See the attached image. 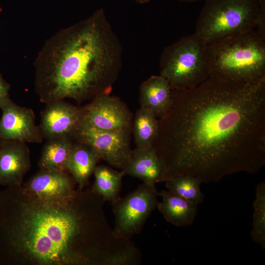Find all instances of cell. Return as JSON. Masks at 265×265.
<instances>
[{"label": "cell", "instance_id": "cell-1", "mask_svg": "<svg viewBox=\"0 0 265 265\" xmlns=\"http://www.w3.org/2000/svg\"><path fill=\"white\" fill-rule=\"evenodd\" d=\"M153 144L162 182L189 175L202 183L265 165V78L238 81L210 77L189 89H172Z\"/></svg>", "mask_w": 265, "mask_h": 265}, {"label": "cell", "instance_id": "cell-2", "mask_svg": "<svg viewBox=\"0 0 265 265\" xmlns=\"http://www.w3.org/2000/svg\"><path fill=\"white\" fill-rule=\"evenodd\" d=\"M105 202L78 187L44 199L20 186L0 192V265H116L125 243L115 237Z\"/></svg>", "mask_w": 265, "mask_h": 265}, {"label": "cell", "instance_id": "cell-3", "mask_svg": "<svg viewBox=\"0 0 265 265\" xmlns=\"http://www.w3.org/2000/svg\"><path fill=\"white\" fill-rule=\"evenodd\" d=\"M122 54L119 38L99 9L46 40L34 63L36 93L46 105L67 98L81 103L109 94Z\"/></svg>", "mask_w": 265, "mask_h": 265}, {"label": "cell", "instance_id": "cell-4", "mask_svg": "<svg viewBox=\"0 0 265 265\" xmlns=\"http://www.w3.org/2000/svg\"><path fill=\"white\" fill-rule=\"evenodd\" d=\"M210 76L238 81L265 78V37L253 29L207 45Z\"/></svg>", "mask_w": 265, "mask_h": 265}, {"label": "cell", "instance_id": "cell-5", "mask_svg": "<svg viewBox=\"0 0 265 265\" xmlns=\"http://www.w3.org/2000/svg\"><path fill=\"white\" fill-rule=\"evenodd\" d=\"M260 0H207L195 32L207 45L255 29Z\"/></svg>", "mask_w": 265, "mask_h": 265}, {"label": "cell", "instance_id": "cell-6", "mask_svg": "<svg viewBox=\"0 0 265 265\" xmlns=\"http://www.w3.org/2000/svg\"><path fill=\"white\" fill-rule=\"evenodd\" d=\"M207 47L194 33L164 48L159 60L160 75L172 89H191L210 77Z\"/></svg>", "mask_w": 265, "mask_h": 265}, {"label": "cell", "instance_id": "cell-7", "mask_svg": "<svg viewBox=\"0 0 265 265\" xmlns=\"http://www.w3.org/2000/svg\"><path fill=\"white\" fill-rule=\"evenodd\" d=\"M159 193L156 185L143 183L133 191L111 203L115 218L112 230L115 237L131 240L134 235L141 231L156 208Z\"/></svg>", "mask_w": 265, "mask_h": 265}, {"label": "cell", "instance_id": "cell-8", "mask_svg": "<svg viewBox=\"0 0 265 265\" xmlns=\"http://www.w3.org/2000/svg\"><path fill=\"white\" fill-rule=\"evenodd\" d=\"M131 130L107 131L98 129L82 120L72 139L93 148L101 159L109 165L123 169L132 153L130 146Z\"/></svg>", "mask_w": 265, "mask_h": 265}, {"label": "cell", "instance_id": "cell-9", "mask_svg": "<svg viewBox=\"0 0 265 265\" xmlns=\"http://www.w3.org/2000/svg\"><path fill=\"white\" fill-rule=\"evenodd\" d=\"M91 100L81 107L83 120L101 130H131L132 114L119 98L101 94Z\"/></svg>", "mask_w": 265, "mask_h": 265}, {"label": "cell", "instance_id": "cell-10", "mask_svg": "<svg viewBox=\"0 0 265 265\" xmlns=\"http://www.w3.org/2000/svg\"><path fill=\"white\" fill-rule=\"evenodd\" d=\"M0 141L40 143L43 138L35 124L33 111L7 97L0 106Z\"/></svg>", "mask_w": 265, "mask_h": 265}, {"label": "cell", "instance_id": "cell-11", "mask_svg": "<svg viewBox=\"0 0 265 265\" xmlns=\"http://www.w3.org/2000/svg\"><path fill=\"white\" fill-rule=\"evenodd\" d=\"M82 120L81 107L59 100L46 104L39 128L43 139H72ZM73 140V139H72Z\"/></svg>", "mask_w": 265, "mask_h": 265}, {"label": "cell", "instance_id": "cell-12", "mask_svg": "<svg viewBox=\"0 0 265 265\" xmlns=\"http://www.w3.org/2000/svg\"><path fill=\"white\" fill-rule=\"evenodd\" d=\"M30 166V151L26 142L0 141V186H22Z\"/></svg>", "mask_w": 265, "mask_h": 265}, {"label": "cell", "instance_id": "cell-13", "mask_svg": "<svg viewBox=\"0 0 265 265\" xmlns=\"http://www.w3.org/2000/svg\"><path fill=\"white\" fill-rule=\"evenodd\" d=\"M75 184L68 172L40 169L22 186L27 192L39 198L63 199L73 196Z\"/></svg>", "mask_w": 265, "mask_h": 265}, {"label": "cell", "instance_id": "cell-14", "mask_svg": "<svg viewBox=\"0 0 265 265\" xmlns=\"http://www.w3.org/2000/svg\"><path fill=\"white\" fill-rule=\"evenodd\" d=\"M125 175L136 178L143 183L156 185L162 182L164 166L154 146L136 147L122 169Z\"/></svg>", "mask_w": 265, "mask_h": 265}, {"label": "cell", "instance_id": "cell-15", "mask_svg": "<svg viewBox=\"0 0 265 265\" xmlns=\"http://www.w3.org/2000/svg\"><path fill=\"white\" fill-rule=\"evenodd\" d=\"M172 88L161 75L153 76L144 81L139 88L140 107L150 110L157 118L168 112L171 103Z\"/></svg>", "mask_w": 265, "mask_h": 265}, {"label": "cell", "instance_id": "cell-16", "mask_svg": "<svg viewBox=\"0 0 265 265\" xmlns=\"http://www.w3.org/2000/svg\"><path fill=\"white\" fill-rule=\"evenodd\" d=\"M100 159L98 154L91 146L73 141L67 171L79 188L84 189L88 185L89 179Z\"/></svg>", "mask_w": 265, "mask_h": 265}, {"label": "cell", "instance_id": "cell-17", "mask_svg": "<svg viewBox=\"0 0 265 265\" xmlns=\"http://www.w3.org/2000/svg\"><path fill=\"white\" fill-rule=\"evenodd\" d=\"M159 195L162 201L158 202L156 208L168 222L178 227L193 223L197 213L198 206L168 190L159 191Z\"/></svg>", "mask_w": 265, "mask_h": 265}, {"label": "cell", "instance_id": "cell-18", "mask_svg": "<svg viewBox=\"0 0 265 265\" xmlns=\"http://www.w3.org/2000/svg\"><path fill=\"white\" fill-rule=\"evenodd\" d=\"M73 143V140L69 138L47 140L38 162L40 169L68 172Z\"/></svg>", "mask_w": 265, "mask_h": 265}, {"label": "cell", "instance_id": "cell-19", "mask_svg": "<svg viewBox=\"0 0 265 265\" xmlns=\"http://www.w3.org/2000/svg\"><path fill=\"white\" fill-rule=\"evenodd\" d=\"M93 174L94 182L92 191L101 197L105 202H114L120 196L123 177V170L119 172L105 165L96 166Z\"/></svg>", "mask_w": 265, "mask_h": 265}, {"label": "cell", "instance_id": "cell-20", "mask_svg": "<svg viewBox=\"0 0 265 265\" xmlns=\"http://www.w3.org/2000/svg\"><path fill=\"white\" fill-rule=\"evenodd\" d=\"M158 120L148 109L140 107L133 123V132L137 147L152 146L158 132Z\"/></svg>", "mask_w": 265, "mask_h": 265}, {"label": "cell", "instance_id": "cell-21", "mask_svg": "<svg viewBox=\"0 0 265 265\" xmlns=\"http://www.w3.org/2000/svg\"><path fill=\"white\" fill-rule=\"evenodd\" d=\"M164 182L168 190L196 206L204 201L205 195L200 189L202 183L195 177L177 176L166 179Z\"/></svg>", "mask_w": 265, "mask_h": 265}, {"label": "cell", "instance_id": "cell-22", "mask_svg": "<svg viewBox=\"0 0 265 265\" xmlns=\"http://www.w3.org/2000/svg\"><path fill=\"white\" fill-rule=\"evenodd\" d=\"M254 214L251 239L265 249V182L261 181L257 186L256 197L253 203Z\"/></svg>", "mask_w": 265, "mask_h": 265}, {"label": "cell", "instance_id": "cell-23", "mask_svg": "<svg viewBox=\"0 0 265 265\" xmlns=\"http://www.w3.org/2000/svg\"><path fill=\"white\" fill-rule=\"evenodd\" d=\"M255 28L259 34L265 37V0H260Z\"/></svg>", "mask_w": 265, "mask_h": 265}, {"label": "cell", "instance_id": "cell-24", "mask_svg": "<svg viewBox=\"0 0 265 265\" xmlns=\"http://www.w3.org/2000/svg\"><path fill=\"white\" fill-rule=\"evenodd\" d=\"M10 89L9 84L4 80L0 73V106L4 100L9 97Z\"/></svg>", "mask_w": 265, "mask_h": 265}, {"label": "cell", "instance_id": "cell-25", "mask_svg": "<svg viewBox=\"0 0 265 265\" xmlns=\"http://www.w3.org/2000/svg\"><path fill=\"white\" fill-rule=\"evenodd\" d=\"M137 2H138L141 4L149 2L151 0H133Z\"/></svg>", "mask_w": 265, "mask_h": 265}, {"label": "cell", "instance_id": "cell-26", "mask_svg": "<svg viewBox=\"0 0 265 265\" xmlns=\"http://www.w3.org/2000/svg\"><path fill=\"white\" fill-rule=\"evenodd\" d=\"M180 1H185V2H195V1H198L200 0H204L206 1L207 0H178Z\"/></svg>", "mask_w": 265, "mask_h": 265}]
</instances>
